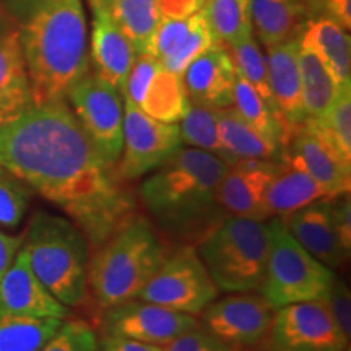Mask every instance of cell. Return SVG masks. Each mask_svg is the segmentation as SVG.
Segmentation results:
<instances>
[{"mask_svg": "<svg viewBox=\"0 0 351 351\" xmlns=\"http://www.w3.org/2000/svg\"><path fill=\"white\" fill-rule=\"evenodd\" d=\"M16 28L32 104L67 98L70 88L90 72L82 0H26Z\"/></svg>", "mask_w": 351, "mask_h": 351, "instance_id": "7a4b0ae2", "label": "cell"}, {"mask_svg": "<svg viewBox=\"0 0 351 351\" xmlns=\"http://www.w3.org/2000/svg\"><path fill=\"white\" fill-rule=\"evenodd\" d=\"M23 241H25V234L8 236L0 231V278H2V275L5 274L8 267L12 265L13 258L16 257V254H19L21 245H23Z\"/></svg>", "mask_w": 351, "mask_h": 351, "instance_id": "ee69618b", "label": "cell"}, {"mask_svg": "<svg viewBox=\"0 0 351 351\" xmlns=\"http://www.w3.org/2000/svg\"><path fill=\"white\" fill-rule=\"evenodd\" d=\"M213 46H219V44L215 38L207 10H205L204 5L199 12L191 15V32H189L186 41H184L181 49L178 51V54L173 59H169L163 67L176 73V75L182 77L189 65Z\"/></svg>", "mask_w": 351, "mask_h": 351, "instance_id": "836d02e7", "label": "cell"}, {"mask_svg": "<svg viewBox=\"0 0 351 351\" xmlns=\"http://www.w3.org/2000/svg\"><path fill=\"white\" fill-rule=\"evenodd\" d=\"M225 161L199 148L181 147L140 186V200L161 230L189 232L210 219Z\"/></svg>", "mask_w": 351, "mask_h": 351, "instance_id": "3957f363", "label": "cell"}, {"mask_svg": "<svg viewBox=\"0 0 351 351\" xmlns=\"http://www.w3.org/2000/svg\"><path fill=\"white\" fill-rule=\"evenodd\" d=\"M0 309L32 317L64 320L69 315V307L52 296L34 275L25 249H20L12 265L0 278Z\"/></svg>", "mask_w": 351, "mask_h": 351, "instance_id": "ac0fdd59", "label": "cell"}, {"mask_svg": "<svg viewBox=\"0 0 351 351\" xmlns=\"http://www.w3.org/2000/svg\"><path fill=\"white\" fill-rule=\"evenodd\" d=\"M189 32H191V16L184 20L160 19V23H158L145 52L165 65L178 54V51L186 41Z\"/></svg>", "mask_w": 351, "mask_h": 351, "instance_id": "8d00e7d4", "label": "cell"}, {"mask_svg": "<svg viewBox=\"0 0 351 351\" xmlns=\"http://www.w3.org/2000/svg\"><path fill=\"white\" fill-rule=\"evenodd\" d=\"M25 252L39 282L64 306H78L88 288L90 247L80 228L56 215L38 212L25 232Z\"/></svg>", "mask_w": 351, "mask_h": 351, "instance_id": "5b68a950", "label": "cell"}, {"mask_svg": "<svg viewBox=\"0 0 351 351\" xmlns=\"http://www.w3.org/2000/svg\"><path fill=\"white\" fill-rule=\"evenodd\" d=\"M252 0H207L210 25L219 46L230 47L254 33L251 23Z\"/></svg>", "mask_w": 351, "mask_h": 351, "instance_id": "4dcf8cb0", "label": "cell"}, {"mask_svg": "<svg viewBox=\"0 0 351 351\" xmlns=\"http://www.w3.org/2000/svg\"><path fill=\"white\" fill-rule=\"evenodd\" d=\"M0 166L101 244L130 217L119 176L104 165L65 99L32 104L0 125Z\"/></svg>", "mask_w": 351, "mask_h": 351, "instance_id": "6da1fadb", "label": "cell"}, {"mask_svg": "<svg viewBox=\"0 0 351 351\" xmlns=\"http://www.w3.org/2000/svg\"><path fill=\"white\" fill-rule=\"evenodd\" d=\"M205 0H156L160 19L184 20L199 12Z\"/></svg>", "mask_w": 351, "mask_h": 351, "instance_id": "b9f144b4", "label": "cell"}, {"mask_svg": "<svg viewBox=\"0 0 351 351\" xmlns=\"http://www.w3.org/2000/svg\"><path fill=\"white\" fill-rule=\"evenodd\" d=\"M32 106L19 28L0 29V125Z\"/></svg>", "mask_w": 351, "mask_h": 351, "instance_id": "7402d4cb", "label": "cell"}, {"mask_svg": "<svg viewBox=\"0 0 351 351\" xmlns=\"http://www.w3.org/2000/svg\"><path fill=\"white\" fill-rule=\"evenodd\" d=\"M328 311H330L333 320L339 326L341 335L350 343L351 337V300H350V289L346 287L343 280L333 275L330 287H328L326 296H324Z\"/></svg>", "mask_w": 351, "mask_h": 351, "instance_id": "ab89813d", "label": "cell"}, {"mask_svg": "<svg viewBox=\"0 0 351 351\" xmlns=\"http://www.w3.org/2000/svg\"><path fill=\"white\" fill-rule=\"evenodd\" d=\"M322 199H328L326 191L309 174L282 160V166L267 187L263 204L267 218L285 219Z\"/></svg>", "mask_w": 351, "mask_h": 351, "instance_id": "603a6c76", "label": "cell"}, {"mask_svg": "<svg viewBox=\"0 0 351 351\" xmlns=\"http://www.w3.org/2000/svg\"><path fill=\"white\" fill-rule=\"evenodd\" d=\"M205 2H207V0H205Z\"/></svg>", "mask_w": 351, "mask_h": 351, "instance_id": "bcb514c9", "label": "cell"}, {"mask_svg": "<svg viewBox=\"0 0 351 351\" xmlns=\"http://www.w3.org/2000/svg\"><path fill=\"white\" fill-rule=\"evenodd\" d=\"M298 52H300V38H295L267 47L265 57L271 96L282 117L293 130L307 119L302 106Z\"/></svg>", "mask_w": 351, "mask_h": 351, "instance_id": "44dd1931", "label": "cell"}, {"mask_svg": "<svg viewBox=\"0 0 351 351\" xmlns=\"http://www.w3.org/2000/svg\"><path fill=\"white\" fill-rule=\"evenodd\" d=\"M341 335L322 300L295 302L275 311L263 351H346Z\"/></svg>", "mask_w": 351, "mask_h": 351, "instance_id": "30bf717a", "label": "cell"}, {"mask_svg": "<svg viewBox=\"0 0 351 351\" xmlns=\"http://www.w3.org/2000/svg\"><path fill=\"white\" fill-rule=\"evenodd\" d=\"M234 80V62L223 46L210 47L182 73L189 101L218 109L232 106Z\"/></svg>", "mask_w": 351, "mask_h": 351, "instance_id": "ffe728a7", "label": "cell"}, {"mask_svg": "<svg viewBox=\"0 0 351 351\" xmlns=\"http://www.w3.org/2000/svg\"><path fill=\"white\" fill-rule=\"evenodd\" d=\"M304 15L302 0H252L251 23L265 47L295 39Z\"/></svg>", "mask_w": 351, "mask_h": 351, "instance_id": "484cf974", "label": "cell"}, {"mask_svg": "<svg viewBox=\"0 0 351 351\" xmlns=\"http://www.w3.org/2000/svg\"><path fill=\"white\" fill-rule=\"evenodd\" d=\"M283 160L309 174L328 199L350 194L351 163L315 121L306 119L296 127Z\"/></svg>", "mask_w": 351, "mask_h": 351, "instance_id": "5bb4252c", "label": "cell"}, {"mask_svg": "<svg viewBox=\"0 0 351 351\" xmlns=\"http://www.w3.org/2000/svg\"><path fill=\"white\" fill-rule=\"evenodd\" d=\"M300 46L319 56L340 88L351 86V43L343 26L328 16L311 21L301 34Z\"/></svg>", "mask_w": 351, "mask_h": 351, "instance_id": "d4e9b609", "label": "cell"}, {"mask_svg": "<svg viewBox=\"0 0 351 351\" xmlns=\"http://www.w3.org/2000/svg\"><path fill=\"white\" fill-rule=\"evenodd\" d=\"M218 108L204 106L189 101V106L179 121L182 143L192 148L208 152L228 165V158L218 134Z\"/></svg>", "mask_w": 351, "mask_h": 351, "instance_id": "1f68e13d", "label": "cell"}, {"mask_svg": "<svg viewBox=\"0 0 351 351\" xmlns=\"http://www.w3.org/2000/svg\"><path fill=\"white\" fill-rule=\"evenodd\" d=\"M204 327L218 339L239 348H254L267 339L275 309L262 295L236 293L212 301L202 311Z\"/></svg>", "mask_w": 351, "mask_h": 351, "instance_id": "9a60e30c", "label": "cell"}, {"mask_svg": "<svg viewBox=\"0 0 351 351\" xmlns=\"http://www.w3.org/2000/svg\"><path fill=\"white\" fill-rule=\"evenodd\" d=\"M282 221L293 238L330 270L339 269L348 258L350 251H346L340 241L330 208V199L317 200L296 210Z\"/></svg>", "mask_w": 351, "mask_h": 351, "instance_id": "d6986e66", "label": "cell"}, {"mask_svg": "<svg viewBox=\"0 0 351 351\" xmlns=\"http://www.w3.org/2000/svg\"><path fill=\"white\" fill-rule=\"evenodd\" d=\"M324 7L328 19L337 21L345 29L351 28V0H324Z\"/></svg>", "mask_w": 351, "mask_h": 351, "instance_id": "f6af8a7d", "label": "cell"}, {"mask_svg": "<svg viewBox=\"0 0 351 351\" xmlns=\"http://www.w3.org/2000/svg\"><path fill=\"white\" fill-rule=\"evenodd\" d=\"M228 51H230L232 62H234L236 72H238L245 82L251 83V85L256 88L257 93L262 96L263 101H265L267 104H269L271 111L282 117V114H280L278 108H276V104L274 101V96H271L265 56H263V52L261 49V46H258L257 39L254 38V33L249 34L247 38H244L243 41L234 44V46L230 47Z\"/></svg>", "mask_w": 351, "mask_h": 351, "instance_id": "d6a6232c", "label": "cell"}, {"mask_svg": "<svg viewBox=\"0 0 351 351\" xmlns=\"http://www.w3.org/2000/svg\"><path fill=\"white\" fill-rule=\"evenodd\" d=\"M104 335L124 337L156 346H165L182 333L199 326L195 315L142 300H130L106 307L103 313Z\"/></svg>", "mask_w": 351, "mask_h": 351, "instance_id": "4fadbf2b", "label": "cell"}, {"mask_svg": "<svg viewBox=\"0 0 351 351\" xmlns=\"http://www.w3.org/2000/svg\"><path fill=\"white\" fill-rule=\"evenodd\" d=\"M298 64H300L302 106H304L306 117L320 121L330 111L335 99L339 98L341 88L326 64L313 51L300 46Z\"/></svg>", "mask_w": 351, "mask_h": 351, "instance_id": "4316f807", "label": "cell"}, {"mask_svg": "<svg viewBox=\"0 0 351 351\" xmlns=\"http://www.w3.org/2000/svg\"><path fill=\"white\" fill-rule=\"evenodd\" d=\"M135 51L145 52L160 23L156 0H96Z\"/></svg>", "mask_w": 351, "mask_h": 351, "instance_id": "f1b7e54d", "label": "cell"}, {"mask_svg": "<svg viewBox=\"0 0 351 351\" xmlns=\"http://www.w3.org/2000/svg\"><path fill=\"white\" fill-rule=\"evenodd\" d=\"M330 208L335 219L337 231H339L341 244L345 245L346 251L351 249V207L348 194L333 197L330 200Z\"/></svg>", "mask_w": 351, "mask_h": 351, "instance_id": "60d3db41", "label": "cell"}, {"mask_svg": "<svg viewBox=\"0 0 351 351\" xmlns=\"http://www.w3.org/2000/svg\"><path fill=\"white\" fill-rule=\"evenodd\" d=\"M218 291L199 254L186 245L166 256L135 300L197 315L217 300Z\"/></svg>", "mask_w": 351, "mask_h": 351, "instance_id": "ba28073f", "label": "cell"}, {"mask_svg": "<svg viewBox=\"0 0 351 351\" xmlns=\"http://www.w3.org/2000/svg\"><path fill=\"white\" fill-rule=\"evenodd\" d=\"M348 351H350V350H348Z\"/></svg>", "mask_w": 351, "mask_h": 351, "instance_id": "7dc6e473", "label": "cell"}, {"mask_svg": "<svg viewBox=\"0 0 351 351\" xmlns=\"http://www.w3.org/2000/svg\"><path fill=\"white\" fill-rule=\"evenodd\" d=\"M122 152L114 169L124 181H134L166 163L182 147L178 124H165L125 99Z\"/></svg>", "mask_w": 351, "mask_h": 351, "instance_id": "8fae6325", "label": "cell"}, {"mask_svg": "<svg viewBox=\"0 0 351 351\" xmlns=\"http://www.w3.org/2000/svg\"><path fill=\"white\" fill-rule=\"evenodd\" d=\"M101 351H163V346H156L143 341L124 339V337L104 335L99 341Z\"/></svg>", "mask_w": 351, "mask_h": 351, "instance_id": "7bdbcfd3", "label": "cell"}, {"mask_svg": "<svg viewBox=\"0 0 351 351\" xmlns=\"http://www.w3.org/2000/svg\"><path fill=\"white\" fill-rule=\"evenodd\" d=\"M88 3L93 13L90 51L93 73L122 95L138 52L96 0H88Z\"/></svg>", "mask_w": 351, "mask_h": 351, "instance_id": "e0dca14e", "label": "cell"}, {"mask_svg": "<svg viewBox=\"0 0 351 351\" xmlns=\"http://www.w3.org/2000/svg\"><path fill=\"white\" fill-rule=\"evenodd\" d=\"M166 245L152 223L130 215L88 262V287L103 309L135 300L165 262Z\"/></svg>", "mask_w": 351, "mask_h": 351, "instance_id": "277c9868", "label": "cell"}, {"mask_svg": "<svg viewBox=\"0 0 351 351\" xmlns=\"http://www.w3.org/2000/svg\"><path fill=\"white\" fill-rule=\"evenodd\" d=\"M163 351H244L239 346H234L228 341L218 339L212 332L200 324L192 330L182 333L181 337L169 341L163 346Z\"/></svg>", "mask_w": 351, "mask_h": 351, "instance_id": "f35d334b", "label": "cell"}, {"mask_svg": "<svg viewBox=\"0 0 351 351\" xmlns=\"http://www.w3.org/2000/svg\"><path fill=\"white\" fill-rule=\"evenodd\" d=\"M282 161H239L232 165L219 181L217 204L232 217L267 221V187Z\"/></svg>", "mask_w": 351, "mask_h": 351, "instance_id": "2e32d148", "label": "cell"}, {"mask_svg": "<svg viewBox=\"0 0 351 351\" xmlns=\"http://www.w3.org/2000/svg\"><path fill=\"white\" fill-rule=\"evenodd\" d=\"M32 189L0 166V225L16 228L28 208Z\"/></svg>", "mask_w": 351, "mask_h": 351, "instance_id": "d590c367", "label": "cell"}, {"mask_svg": "<svg viewBox=\"0 0 351 351\" xmlns=\"http://www.w3.org/2000/svg\"><path fill=\"white\" fill-rule=\"evenodd\" d=\"M65 99L72 104V112L101 160L109 168H114L122 152V95L93 72H88L70 88Z\"/></svg>", "mask_w": 351, "mask_h": 351, "instance_id": "9c48e42d", "label": "cell"}, {"mask_svg": "<svg viewBox=\"0 0 351 351\" xmlns=\"http://www.w3.org/2000/svg\"><path fill=\"white\" fill-rule=\"evenodd\" d=\"M270 241L261 295L274 309L295 302L324 300L333 270L311 256L280 218L269 221Z\"/></svg>", "mask_w": 351, "mask_h": 351, "instance_id": "52a82bcc", "label": "cell"}, {"mask_svg": "<svg viewBox=\"0 0 351 351\" xmlns=\"http://www.w3.org/2000/svg\"><path fill=\"white\" fill-rule=\"evenodd\" d=\"M218 134L225 148L228 166L239 161H282L283 150L245 122L234 108H223L218 114Z\"/></svg>", "mask_w": 351, "mask_h": 351, "instance_id": "cb8c5ba5", "label": "cell"}, {"mask_svg": "<svg viewBox=\"0 0 351 351\" xmlns=\"http://www.w3.org/2000/svg\"><path fill=\"white\" fill-rule=\"evenodd\" d=\"M269 241V223L230 215L210 228L197 254L218 289L258 291L265 275Z\"/></svg>", "mask_w": 351, "mask_h": 351, "instance_id": "8992f818", "label": "cell"}, {"mask_svg": "<svg viewBox=\"0 0 351 351\" xmlns=\"http://www.w3.org/2000/svg\"><path fill=\"white\" fill-rule=\"evenodd\" d=\"M41 351H101L96 332L83 320L62 322Z\"/></svg>", "mask_w": 351, "mask_h": 351, "instance_id": "74e56055", "label": "cell"}, {"mask_svg": "<svg viewBox=\"0 0 351 351\" xmlns=\"http://www.w3.org/2000/svg\"><path fill=\"white\" fill-rule=\"evenodd\" d=\"M62 322V319L32 317L0 309V351H41Z\"/></svg>", "mask_w": 351, "mask_h": 351, "instance_id": "f546056e", "label": "cell"}, {"mask_svg": "<svg viewBox=\"0 0 351 351\" xmlns=\"http://www.w3.org/2000/svg\"><path fill=\"white\" fill-rule=\"evenodd\" d=\"M315 122L322 127L345 160L351 163V86L341 88L330 111Z\"/></svg>", "mask_w": 351, "mask_h": 351, "instance_id": "e575fe53", "label": "cell"}, {"mask_svg": "<svg viewBox=\"0 0 351 351\" xmlns=\"http://www.w3.org/2000/svg\"><path fill=\"white\" fill-rule=\"evenodd\" d=\"M232 106L239 112V116L247 122L252 129H256L263 137L270 138L282 148L287 150L289 140L293 137V130L278 114L271 111L269 104L263 101L261 95L251 83H247L236 72L234 80V98Z\"/></svg>", "mask_w": 351, "mask_h": 351, "instance_id": "83f0119b", "label": "cell"}, {"mask_svg": "<svg viewBox=\"0 0 351 351\" xmlns=\"http://www.w3.org/2000/svg\"><path fill=\"white\" fill-rule=\"evenodd\" d=\"M122 95L147 116L165 124H178L189 106L182 77L169 72L147 52H140L135 59Z\"/></svg>", "mask_w": 351, "mask_h": 351, "instance_id": "7c38bea8", "label": "cell"}]
</instances>
